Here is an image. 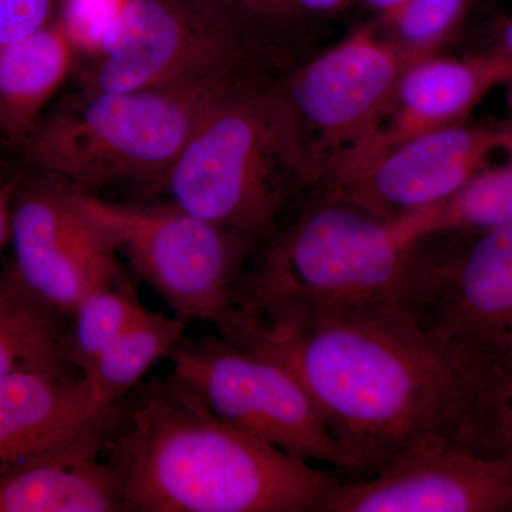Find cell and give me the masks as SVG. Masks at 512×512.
<instances>
[{
  "label": "cell",
  "instance_id": "obj_19",
  "mask_svg": "<svg viewBox=\"0 0 512 512\" xmlns=\"http://www.w3.org/2000/svg\"><path fill=\"white\" fill-rule=\"evenodd\" d=\"M185 320L144 309L82 373L104 406H116L184 339Z\"/></svg>",
  "mask_w": 512,
  "mask_h": 512
},
{
  "label": "cell",
  "instance_id": "obj_28",
  "mask_svg": "<svg viewBox=\"0 0 512 512\" xmlns=\"http://www.w3.org/2000/svg\"><path fill=\"white\" fill-rule=\"evenodd\" d=\"M10 222H12V195L0 174V251L10 242Z\"/></svg>",
  "mask_w": 512,
  "mask_h": 512
},
{
  "label": "cell",
  "instance_id": "obj_6",
  "mask_svg": "<svg viewBox=\"0 0 512 512\" xmlns=\"http://www.w3.org/2000/svg\"><path fill=\"white\" fill-rule=\"evenodd\" d=\"M66 190L175 316L210 322L227 338L239 320V282L258 238L201 220L173 202L127 204Z\"/></svg>",
  "mask_w": 512,
  "mask_h": 512
},
{
  "label": "cell",
  "instance_id": "obj_18",
  "mask_svg": "<svg viewBox=\"0 0 512 512\" xmlns=\"http://www.w3.org/2000/svg\"><path fill=\"white\" fill-rule=\"evenodd\" d=\"M67 318L23 285L12 265L0 269V377L22 370L69 367Z\"/></svg>",
  "mask_w": 512,
  "mask_h": 512
},
{
  "label": "cell",
  "instance_id": "obj_17",
  "mask_svg": "<svg viewBox=\"0 0 512 512\" xmlns=\"http://www.w3.org/2000/svg\"><path fill=\"white\" fill-rule=\"evenodd\" d=\"M57 19L0 46V137L18 146L46 114L76 62Z\"/></svg>",
  "mask_w": 512,
  "mask_h": 512
},
{
  "label": "cell",
  "instance_id": "obj_5",
  "mask_svg": "<svg viewBox=\"0 0 512 512\" xmlns=\"http://www.w3.org/2000/svg\"><path fill=\"white\" fill-rule=\"evenodd\" d=\"M247 60L171 86L82 90L46 113L15 148L40 174L77 190L94 192L123 184L154 188L212 101Z\"/></svg>",
  "mask_w": 512,
  "mask_h": 512
},
{
  "label": "cell",
  "instance_id": "obj_16",
  "mask_svg": "<svg viewBox=\"0 0 512 512\" xmlns=\"http://www.w3.org/2000/svg\"><path fill=\"white\" fill-rule=\"evenodd\" d=\"M110 437H92L2 471L0 512L124 511L120 477L106 457Z\"/></svg>",
  "mask_w": 512,
  "mask_h": 512
},
{
  "label": "cell",
  "instance_id": "obj_29",
  "mask_svg": "<svg viewBox=\"0 0 512 512\" xmlns=\"http://www.w3.org/2000/svg\"><path fill=\"white\" fill-rule=\"evenodd\" d=\"M303 12L332 13L345 8L352 0H296Z\"/></svg>",
  "mask_w": 512,
  "mask_h": 512
},
{
  "label": "cell",
  "instance_id": "obj_31",
  "mask_svg": "<svg viewBox=\"0 0 512 512\" xmlns=\"http://www.w3.org/2000/svg\"><path fill=\"white\" fill-rule=\"evenodd\" d=\"M367 8L376 13V18L389 15L393 10L399 8L404 0H363Z\"/></svg>",
  "mask_w": 512,
  "mask_h": 512
},
{
  "label": "cell",
  "instance_id": "obj_12",
  "mask_svg": "<svg viewBox=\"0 0 512 512\" xmlns=\"http://www.w3.org/2000/svg\"><path fill=\"white\" fill-rule=\"evenodd\" d=\"M320 512H512V453L429 441L370 476L339 481Z\"/></svg>",
  "mask_w": 512,
  "mask_h": 512
},
{
  "label": "cell",
  "instance_id": "obj_9",
  "mask_svg": "<svg viewBox=\"0 0 512 512\" xmlns=\"http://www.w3.org/2000/svg\"><path fill=\"white\" fill-rule=\"evenodd\" d=\"M409 59L366 23L281 82L301 130L313 188L379 133Z\"/></svg>",
  "mask_w": 512,
  "mask_h": 512
},
{
  "label": "cell",
  "instance_id": "obj_20",
  "mask_svg": "<svg viewBox=\"0 0 512 512\" xmlns=\"http://www.w3.org/2000/svg\"><path fill=\"white\" fill-rule=\"evenodd\" d=\"M458 444L485 456L512 453V353L468 369V409Z\"/></svg>",
  "mask_w": 512,
  "mask_h": 512
},
{
  "label": "cell",
  "instance_id": "obj_4",
  "mask_svg": "<svg viewBox=\"0 0 512 512\" xmlns=\"http://www.w3.org/2000/svg\"><path fill=\"white\" fill-rule=\"evenodd\" d=\"M306 183L305 146L282 84L244 64L154 190L201 220L261 239Z\"/></svg>",
  "mask_w": 512,
  "mask_h": 512
},
{
  "label": "cell",
  "instance_id": "obj_26",
  "mask_svg": "<svg viewBox=\"0 0 512 512\" xmlns=\"http://www.w3.org/2000/svg\"><path fill=\"white\" fill-rule=\"evenodd\" d=\"M60 0H0V46L32 35L56 18Z\"/></svg>",
  "mask_w": 512,
  "mask_h": 512
},
{
  "label": "cell",
  "instance_id": "obj_10",
  "mask_svg": "<svg viewBox=\"0 0 512 512\" xmlns=\"http://www.w3.org/2000/svg\"><path fill=\"white\" fill-rule=\"evenodd\" d=\"M244 33L204 0H130L83 76L84 92L154 89L248 59Z\"/></svg>",
  "mask_w": 512,
  "mask_h": 512
},
{
  "label": "cell",
  "instance_id": "obj_15",
  "mask_svg": "<svg viewBox=\"0 0 512 512\" xmlns=\"http://www.w3.org/2000/svg\"><path fill=\"white\" fill-rule=\"evenodd\" d=\"M511 80L510 64L488 52L468 57L436 55L410 64L379 133L342 164L407 138L466 123L488 93Z\"/></svg>",
  "mask_w": 512,
  "mask_h": 512
},
{
  "label": "cell",
  "instance_id": "obj_27",
  "mask_svg": "<svg viewBox=\"0 0 512 512\" xmlns=\"http://www.w3.org/2000/svg\"><path fill=\"white\" fill-rule=\"evenodd\" d=\"M512 67V12L495 23L493 45L485 50Z\"/></svg>",
  "mask_w": 512,
  "mask_h": 512
},
{
  "label": "cell",
  "instance_id": "obj_22",
  "mask_svg": "<svg viewBox=\"0 0 512 512\" xmlns=\"http://www.w3.org/2000/svg\"><path fill=\"white\" fill-rule=\"evenodd\" d=\"M507 160L487 165L453 197L416 212L420 238L437 232H478L512 222V148Z\"/></svg>",
  "mask_w": 512,
  "mask_h": 512
},
{
  "label": "cell",
  "instance_id": "obj_3",
  "mask_svg": "<svg viewBox=\"0 0 512 512\" xmlns=\"http://www.w3.org/2000/svg\"><path fill=\"white\" fill-rule=\"evenodd\" d=\"M416 241L412 215L382 220L345 202L313 198L245 269L239 322L229 339L397 302Z\"/></svg>",
  "mask_w": 512,
  "mask_h": 512
},
{
  "label": "cell",
  "instance_id": "obj_21",
  "mask_svg": "<svg viewBox=\"0 0 512 512\" xmlns=\"http://www.w3.org/2000/svg\"><path fill=\"white\" fill-rule=\"evenodd\" d=\"M146 306L121 271L90 289L70 315L64 342L67 366L86 372L94 359L137 319Z\"/></svg>",
  "mask_w": 512,
  "mask_h": 512
},
{
  "label": "cell",
  "instance_id": "obj_11",
  "mask_svg": "<svg viewBox=\"0 0 512 512\" xmlns=\"http://www.w3.org/2000/svg\"><path fill=\"white\" fill-rule=\"evenodd\" d=\"M503 151L497 124H457L407 138L339 165L313 187L315 198L345 202L396 220L453 197Z\"/></svg>",
  "mask_w": 512,
  "mask_h": 512
},
{
  "label": "cell",
  "instance_id": "obj_7",
  "mask_svg": "<svg viewBox=\"0 0 512 512\" xmlns=\"http://www.w3.org/2000/svg\"><path fill=\"white\" fill-rule=\"evenodd\" d=\"M397 303L451 355H511L512 222L414 242Z\"/></svg>",
  "mask_w": 512,
  "mask_h": 512
},
{
  "label": "cell",
  "instance_id": "obj_14",
  "mask_svg": "<svg viewBox=\"0 0 512 512\" xmlns=\"http://www.w3.org/2000/svg\"><path fill=\"white\" fill-rule=\"evenodd\" d=\"M121 420L82 375L67 367L0 377V473L92 437L113 436Z\"/></svg>",
  "mask_w": 512,
  "mask_h": 512
},
{
  "label": "cell",
  "instance_id": "obj_13",
  "mask_svg": "<svg viewBox=\"0 0 512 512\" xmlns=\"http://www.w3.org/2000/svg\"><path fill=\"white\" fill-rule=\"evenodd\" d=\"M49 178L12 197V268L39 301L69 319L90 289L123 271L109 239Z\"/></svg>",
  "mask_w": 512,
  "mask_h": 512
},
{
  "label": "cell",
  "instance_id": "obj_25",
  "mask_svg": "<svg viewBox=\"0 0 512 512\" xmlns=\"http://www.w3.org/2000/svg\"><path fill=\"white\" fill-rule=\"evenodd\" d=\"M242 33L249 26H288L301 22L303 12L296 0H204Z\"/></svg>",
  "mask_w": 512,
  "mask_h": 512
},
{
  "label": "cell",
  "instance_id": "obj_2",
  "mask_svg": "<svg viewBox=\"0 0 512 512\" xmlns=\"http://www.w3.org/2000/svg\"><path fill=\"white\" fill-rule=\"evenodd\" d=\"M126 512H320L338 478L229 426L174 379L107 441Z\"/></svg>",
  "mask_w": 512,
  "mask_h": 512
},
{
  "label": "cell",
  "instance_id": "obj_30",
  "mask_svg": "<svg viewBox=\"0 0 512 512\" xmlns=\"http://www.w3.org/2000/svg\"><path fill=\"white\" fill-rule=\"evenodd\" d=\"M507 86L508 119L498 123L501 138H503V151L512 148V80Z\"/></svg>",
  "mask_w": 512,
  "mask_h": 512
},
{
  "label": "cell",
  "instance_id": "obj_1",
  "mask_svg": "<svg viewBox=\"0 0 512 512\" xmlns=\"http://www.w3.org/2000/svg\"><path fill=\"white\" fill-rule=\"evenodd\" d=\"M232 343L295 373L363 477L429 441L457 443L466 376L397 302L251 329Z\"/></svg>",
  "mask_w": 512,
  "mask_h": 512
},
{
  "label": "cell",
  "instance_id": "obj_23",
  "mask_svg": "<svg viewBox=\"0 0 512 512\" xmlns=\"http://www.w3.org/2000/svg\"><path fill=\"white\" fill-rule=\"evenodd\" d=\"M471 0H404L377 26L410 63L439 55L464 18Z\"/></svg>",
  "mask_w": 512,
  "mask_h": 512
},
{
  "label": "cell",
  "instance_id": "obj_24",
  "mask_svg": "<svg viewBox=\"0 0 512 512\" xmlns=\"http://www.w3.org/2000/svg\"><path fill=\"white\" fill-rule=\"evenodd\" d=\"M130 0H60L56 19L77 56L99 55Z\"/></svg>",
  "mask_w": 512,
  "mask_h": 512
},
{
  "label": "cell",
  "instance_id": "obj_8",
  "mask_svg": "<svg viewBox=\"0 0 512 512\" xmlns=\"http://www.w3.org/2000/svg\"><path fill=\"white\" fill-rule=\"evenodd\" d=\"M170 360L171 379L229 426L299 460L363 477L359 463L284 363L221 335L183 339Z\"/></svg>",
  "mask_w": 512,
  "mask_h": 512
}]
</instances>
